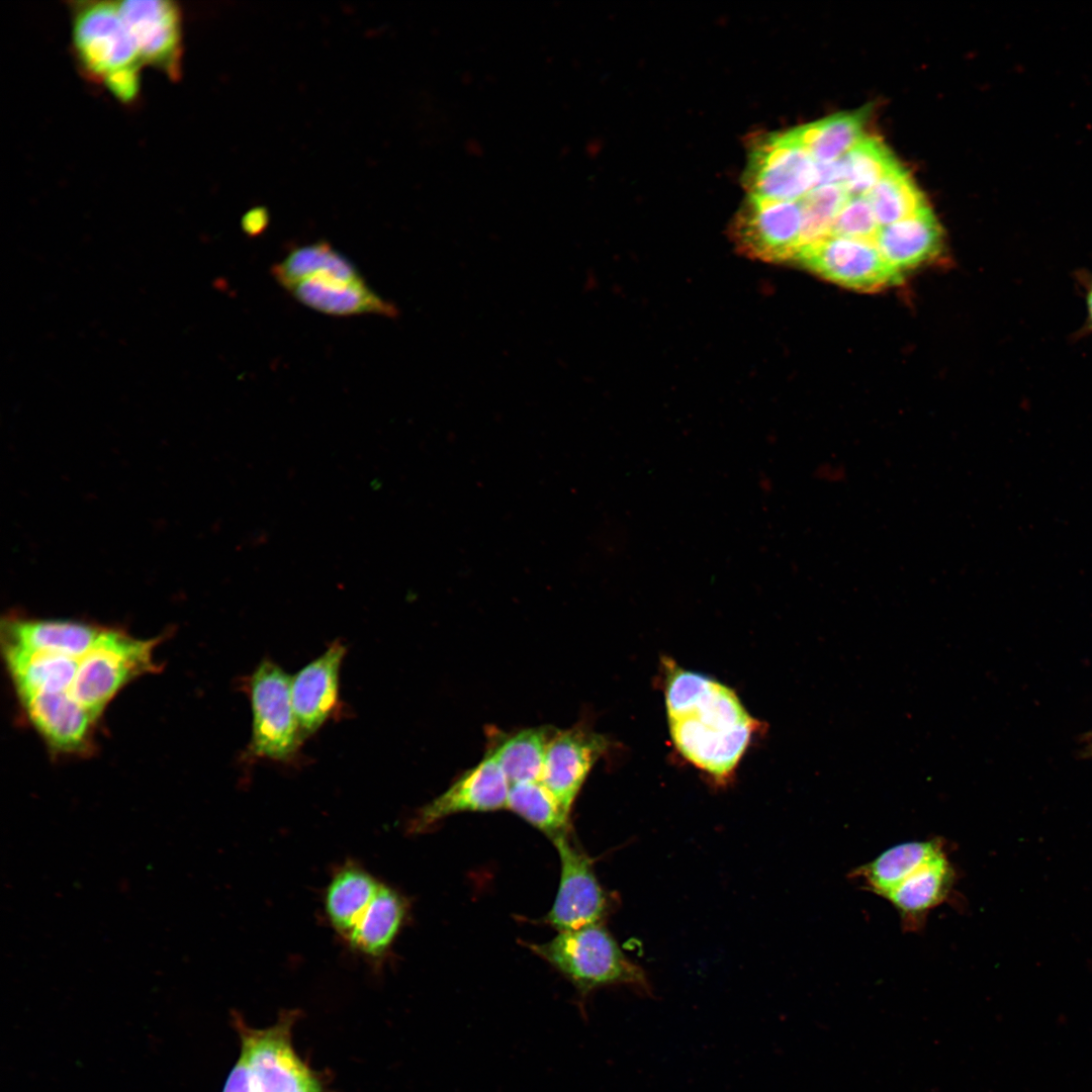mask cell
Segmentation results:
<instances>
[{"label":"cell","instance_id":"obj_30","mask_svg":"<svg viewBox=\"0 0 1092 1092\" xmlns=\"http://www.w3.org/2000/svg\"><path fill=\"white\" fill-rule=\"evenodd\" d=\"M222 1092H259L249 1065L242 1055L231 1071Z\"/></svg>","mask_w":1092,"mask_h":1092},{"label":"cell","instance_id":"obj_14","mask_svg":"<svg viewBox=\"0 0 1092 1092\" xmlns=\"http://www.w3.org/2000/svg\"><path fill=\"white\" fill-rule=\"evenodd\" d=\"M607 746V739L589 729H555L547 747L540 782L567 814Z\"/></svg>","mask_w":1092,"mask_h":1092},{"label":"cell","instance_id":"obj_27","mask_svg":"<svg viewBox=\"0 0 1092 1092\" xmlns=\"http://www.w3.org/2000/svg\"><path fill=\"white\" fill-rule=\"evenodd\" d=\"M847 198L848 195L843 187L823 185L815 187L801 199L803 205L801 252L832 235L835 218Z\"/></svg>","mask_w":1092,"mask_h":1092},{"label":"cell","instance_id":"obj_25","mask_svg":"<svg viewBox=\"0 0 1092 1092\" xmlns=\"http://www.w3.org/2000/svg\"><path fill=\"white\" fill-rule=\"evenodd\" d=\"M838 161L841 169V187L848 197L866 196L888 172L899 164L889 149L874 136H864Z\"/></svg>","mask_w":1092,"mask_h":1092},{"label":"cell","instance_id":"obj_24","mask_svg":"<svg viewBox=\"0 0 1092 1092\" xmlns=\"http://www.w3.org/2000/svg\"><path fill=\"white\" fill-rule=\"evenodd\" d=\"M507 808L545 833L551 840L569 832V814L540 781L512 784Z\"/></svg>","mask_w":1092,"mask_h":1092},{"label":"cell","instance_id":"obj_11","mask_svg":"<svg viewBox=\"0 0 1092 1092\" xmlns=\"http://www.w3.org/2000/svg\"><path fill=\"white\" fill-rule=\"evenodd\" d=\"M569 833V832H568ZM568 833L555 839L561 864L560 882L547 922L560 931L600 923L608 909L589 857L571 841Z\"/></svg>","mask_w":1092,"mask_h":1092},{"label":"cell","instance_id":"obj_34","mask_svg":"<svg viewBox=\"0 0 1092 1092\" xmlns=\"http://www.w3.org/2000/svg\"><path fill=\"white\" fill-rule=\"evenodd\" d=\"M1084 742L1085 746L1083 752L1084 754L1090 756L1092 754V731L1086 735V737L1084 738Z\"/></svg>","mask_w":1092,"mask_h":1092},{"label":"cell","instance_id":"obj_21","mask_svg":"<svg viewBox=\"0 0 1092 1092\" xmlns=\"http://www.w3.org/2000/svg\"><path fill=\"white\" fill-rule=\"evenodd\" d=\"M380 885L371 874L354 863L343 866L332 877L325 894V911L342 937L348 939Z\"/></svg>","mask_w":1092,"mask_h":1092},{"label":"cell","instance_id":"obj_2","mask_svg":"<svg viewBox=\"0 0 1092 1092\" xmlns=\"http://www.w3.org/2000/svg\"><path fill=\"white\" fill-rule=\"evenodd\" d=\"M275 280L301 304L334 316L395 317L394 303L375 292L357 267L321 241L290 251L271 269Z\"/></svg>","mask_w":1092,"mask_h":1092},{"label":"cell","instance_id":"obj_12","mask_svg":"<svg viewBox=\"0 0 1092 1092\" xmlns=\"http://www.w3.org/2000/svg\"><path fill=\"white\" fill-rule=\"evenodd\" d=\"M801 200L783 201L749 196L736 223L737 242L754 258L797 260L802 249Z\"/></svg>","mask_w":1092,"mask_h":1092},{"label":"cell","instance_id":"obj_16","mask_svg":"<svg viewBox=\"0 0 1092 1092\" xmlns=\"http://www.w3.org/2000/svg\"><path fill=\"white\" fill-rule=\"evenodd\" d=\"M875 243L885 260L900 274L935 258L942 246L941 229L928 206L880 228Z\"/></svg>","mask_w":1092,"mask_h":1092},{"label":"cell","instance_id":"obj_3","mask_svg":"<svg viewBox=\"0 0 1092 1092\" xmlns=\"http://www.w3.org/2000/svg\"><path fill=\"white\" fill-rule=\"evenodd\" d=\"M71 42L80 72L123 104L136 101L144 66L117 1H72Z\"/></svg>","mask_w":1092,"mask_h":1092},{"label":"cell","instance_id":"obj_29","mask_svg":"<svg viewBox=\"0 0 1092 1092\" xmlns=\"http://www.w3.org/2000/svg\"><path fill=\"white\" fill-rule=\"evenodd\" d=\"M1075 283L1084 300L1085 318L1075 334L1076 339L1092 335V270L1079 269L1074 274Z\"/></svg>","mask_w":1092,"mask_h":1092},{"label":"cell","instance_id":"obj_28","mask_svg":"<svg viewBox=\"0 0 1092 1092\" xmlns=\"http://www.w3.org/2000/svg\"><path fill=\"white\" fill-rule=\"evenodd\" d=\"M880 228L867 196H851L838 212L832 235L875 241Z\"/></svg>","mask_w":1092,"mask_h":1092},{"label":"cell","instance_id":"obj_6","mask_svg":"<svg viewBox=\"0 0 1092 1092\" xmlns=\"http://www.w3.org/2000/svg\"><path fill=\"white\" fill-rule=\"evenodd\" d=\"M252 711L251 757L293 760L303 741L291 701V676L270 659L243 680Z\"/></svg>","mask_w":1092,"mask_h":1092},{"label":"cell","instance_id":"obj_35","mask_svg":"<svg viewBox=\"0 0 1092 1092\" xmlns=\"http://www.w3.org/2000/svg\"><path fill=\"white\" fill-rule=\"evenodd\" d=\"M1090 757H1092V754L1090 755Z\"/></svg>","mask_w":1092,"mask_h":1092},{"label":"cell","instance_id":"obj_13","mask_svg":"<svg viewBox=\"0 0 1092 1092\" xmlns=\"http://www.w3.org/2000/svg\"><path fill=\"white\" fill-rule=\"evenodd\" d=\"M510 783L495 758H483L465 770L442 794L424 805L413 819V832H421L445 817L460 812H487L507 808Z\"/></svg>","mask_w":1092,"mask_h":1092},{"label":"cell","instance_id":"obj_4","mask_svg":"<svg viewBox=\"0 0 1092 1092\" xmlns=\"http://www.w3.org/2000/svg\"><path fill=\"white\" fill-rule=\"evenodd\" d=\"M567 980L581 996L611 985H627L650 995L643 969L632 963L600 923L560 931L551 940L530 946Z\"/></svg>","mask_w":1092,"mask_h":1092},{"label":"cell","instance_id":"obj_22","mask_svg":"<svg viewBox=\"0 0 1092 1092\" xmlns=\"http://www.w3.org/2000/svg\"><path fill=\"white\" fill-rule=\"evenodd\" d=\"M405 914L406 904L403 897L394 889L381 884L347 940L365 956L379 958L393 942Z\"/></svg>","mask_w":1092,"mask_h":1092},{"label":"cell","instance_id":"obj_32","mask_svg":"<svg viewBox=\"0 0 1092 1092\" xmlns=\"http://www.w3.org/2000/svg\"><path fill=\"white\" fill-rule=\"evenodd\" d=\"M268 214L265 209L255 208L247 212L242 219L244 232L251 237L261 235L267 228Z\"/></svg>","mask_w":1092,"mask_h":1092},{"label":"cell","instance_id":"obj_19","mask_svg":"<svg viewBox=\"0 0 1092 1092\" xmlns=\"http://www.w3.org/2000/svg\"><path fill=\"white\" fill-rule=\"evenodd\" d=\"M943 853L944 843L938 838L904 842L855 869L850 877L857 879L867 890L886 898L907 878Z\"/></svg>","mask_w":1092,"mask_h":1092},{"label":"cell","instance_id":"obj_33","mask_svg":"<svg viewBox=\"0 0 1092 1092\" xmlns=\"http://www.w3.org/2000/svg\"><path fill=\"white\" fill-rule=\"evenodd\" d=\"M293 1092H322V1085L318 1079L314 1077Z\"/></svg>","mask_w":1092,"mask_h":1092},{"label":"cell","instance_id":"obj_17","mask_svg":"<svg viewBox=\"0 0 1092 1092\" xmlns=\"http://www.w3.org/2000/svg\"><path fill=\"white\" fill-rule=\"evenodd\" d=\"M956 872L946 852L930 860L895 888L885 899L897 910L904 929L922 928L927 914L949 897Z\"/></svg>","mask_w":1092,"mask_h":1092},{"label":"cell","instance_id":"obj_20","mask_svg":"<svg viewBox=\"0 0 1092 1092\" xmlns=\"http://www.w3.org/2000/svg\"><path fill=\"white\" fill-rule=\"evenodd\" d=\"M555 728L540 726L505 733L491 730L488 751L510 785L541 780L549 741Z\"/></svg>","mask_w":1092,"mask_h":1092},{"label":"cell","instance_id":"obj_8","mask_svg":"<svg viewBox=\"0 0 1092 1092\" xmlns=\"http://www.w3.org/2000/svg\"><path fill=\"white\" fill-rule=\"evenodd\" d=\"M234 1020L241 1038V1055L259 1092H293L315 1077L292 1046L293 1012L284 1013L265 1029L251 1028L239 1017Z\"/></svg>","mask_w":1092,"mask_h":1092},{"label":"cell","instance_id":"obj_31","mask_svg":"<svg viewBox=\"0 0 1092 1092\" xmlns=\"http://www.w3.org/2000/svg\"><path fill=\"white\" fill-rule=\"evenodd\" d=\"M814 476L818 480L827 483H842L846 477V468L838 462H823L814 470Z\"/></svg>","mask_w":1092,"mask_h":1092},{"label":"cell","instance_id":"obj_7","mask_svg":"<svg viewBox=\"0 0 1092 1092\" xmlns=\"http://www.w3.org/2000/svg\"><path fill=\"white\" fill-rule=\"evenodd\" d=\"M746 185L749 196L801 200L817 186V164L794 129L767 134L752 148Z\"/></svg>","mask_w":1092,"mask_h":1092},{"label":"cell","instance_id":"obj_15","mask_svg":"<svg viewBox=\"0 0 1092 1092\" xmlns=\"http://www.w3.org/2000/svg\"><path fill=\"white\" fill-rule=\"evenodd\" d=\"M345 654L346 646L336 640L291 676V701L303 740L340 706V670Z\"/></svg>","mask_w":1092,"mask_h":1092},{"label":"cell","instance_id":"obj_9","mask_svg":"<svg viewBox=\"0 0 1092 1092\" xmlns=\"http://www.w3.org/2000/svg\"><path fill=\"white\" fill-rule=\"evenodd\" d=\"M797 261L829 281L859 291L889 287L902 275L885 260L875 241L834 235L804 249Z\"/></svg>","mask_w":1092,"mask_h":1092},{"label":"cell","instance_id":"obj_23","mask_svg":"<svg viewBox=\"0 0 1092 1092\" xmlns=\"http://www.w3.org/2000/svg\"><path fill=\"white\" fill-rule=\"evenodd\" d=\"M866 108L830 115L795 128V132L816 163L841 159L866 135Z\"/></svg>","mask_w":1092,"mask_h":1092},{"label":"cell","instance_id":"obj_26","mask_svg":"<svg viewBox=\"0 0 1092 1092\" xmlns=\"http://www.w3.org/2000/svg\"><path fill=\"white\" fill-rule=\"evenodd\" d=\"M866 196L881 228L902 220L927 206L922 193L899 164Z\"/></svg>","mask_w":1092,"mask_h":1092},{"label":"cell","instance_id":"obj_1","mask_svg":"<svg viewBox=\"0 0 1092 1092\" xmlns=\"http://www.w3.org/2000/svg\"><path fill=\"white\" fill-rule=\"evenodd\" d=\"M665 707L679 753L718 781L742 758L757 722L736 694L706 675L666 663Z\"/></svg>","mask_w":1092,"mask_h":1092},{"label":"cell","instance_id":"obj_10","mask_svg":"<svg viewBox=\"0 0 1092 1092\" xmlns=\"http://www.w3.org/2000/svg\"><path fill=\"white\" fill-rule=\"evenodd\" d=\"M117 5L144 66L177 81L182 74L184 51L179 5L168 0H124L117 1Z\"/></svg>","mask_w":1092,"mask_h":1092},{"label":"cell","instance_id":"obj_5","mask_svg":"<svg viewBox=\"0 0 1092 1092\" xmlns=\"http://www.w3.org/2000/svg\"><path fill=\"white\" fill-rule=\"evenodd\" d=\"M159 639H136L121 630L103 628L79 658L67 697L98 720L106 705L131 679L157 669L154 649Z\"/></svg>","mask_w":1092,"mask_h":1092},{"label":"cell","instance_id":"obj_18","mask_svg":"<svg viewBox=\"0 0 1092 1092\" xmlns=\"http://www.w3.org/2000/svg\"><path fill=\"white\" fill-rule=\"evenodd\" d=\"M103 628L67 620L8 617L2 622L3 644L82 655L94 644Z\"/></svg>","mask_w":1092,"mask_h":1092}]
</instances>
